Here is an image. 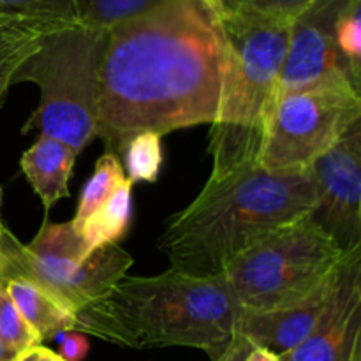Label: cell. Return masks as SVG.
Masks as SVG:
<instances>
[{
  "mask_svg": "<svg viewBox=\"0 0 361 361\" xmlns=\"http://www.w3.org/2000/svg\"><path fill=\"white\" fill-rule=\"evenodd\" d=\"M341 247L310 219L281 226L238 254L222 281L242 312H268L302 302L344 261Z\"/></svg>",
  "mask_w": 361,
  "mask_h": 361,
  "instance_id": "8992f818",
  "label": "cell"
},
{
  "mask_svg": "<svg viewBox=\"0 0 361 361\" xmlns=\"http://www.w3.org/2000/svg\"><path fill=\"white\" fill-rule=\"evenodd\" d=\"M200 2L207 4V6H210L212 9H215L217 13H221L222 11V0H200Z\"/></svg>",
  "mask_w": 361,
  "mask_h": 361,
  "instance_id": "f1b7e54d",
  "label": "cell"
},
{
  "mask_svg": "<svg viewBox=\"0 0 361 361\" xmlns=\"http://www.w3.org/2000/svg\"><path fill=\"white\" fill-rule=\"evenodd\" d=\"M240 314L222 277H192L169 268L154 277L123 275L76 314L74 330L134 349H201L215 360L236 337Z\"/></svg>",
  "mask_w": 361,
  "mask_h": 361,
  "instance_id": "3957f363",
  "label": "cell"
},
{
  "mask_svg": "<svg viewBox=\"0 0 361 361\" xmlns=\"http://www.w3.org/2000/svg\"><path fill=\"white\" fill-rule=\"evenodd\" d=\"M228 63L217 118L212 123L210 176L256 162L264 127L277 101L291 25L222 11Z\"/></svg>",
  "mask_w": 361,
  "mask_h": 361,
  "instance_id": "277c9868",
  "label": "cell"
},
{
  "mask_svg": "<svg viewBox=\"0 0 361 361\" xmlns=\"http://www.w3.org/2000/svg\"><path fill=\"white\" fill-rule=\"evenodd\" d=\"M16 361H63L56 353L51 349H46L42 345H34V348L27 349L21 355L16 356Z\"/></svg>",
  "mask_w": 361,
  "mask_h": 361,
  "instance_id": "484cf974",
  "label": "cell"
},
{
  "mask_svg": "<svg viewBox=\"0 0 361 361\" xmlns=\"http://www.w3.org/2000/svg\"><path fill=\"white\" fill-rule=\"evenodd\" d=\"M81 27L109 30L120 23L157 9L166 0H73Z\"/></svg>",
  "mask_w": 361,
  "mask_h": 361,
  "instance_id": "e0dca14e",
  "label": "cell"
},
{
  "mask_svg": "<svg viewBox=\"0 0 361 361\" xmlns=\"http://www.w3.org/2000/svg\"><path fill=\"white\" fill-rule=\"evenodd\" d=\"M0 249L7 263L2 282L27 279L74 316L104 296L133 264V257L118 243L87 256L83 238L71 222H46L28 245H21L4 229Z\"/></svg>",
  "mask_w": 361,
  "mask_h": 361,
  "instance_id": "52a82bcc",
  "label": "cell"
},
{
  "mask_svg": "<svg viewBox=\"0 0 361 361\" xmlns=\"http://www.w3.org/2000/svg\"><path fill=\"white\" fill-rule=\"evenodd\" d=\"M345 2L314 0L293 21L277 99L317 87H351L361 92V78L344 59L335 37V23Z\"/></svg>",
  "mask_w": 361,
  "mask_h": 361,
  "instance_id": "9c48e42d",
  "label": "cell"
},
{
  "mask_svg": "<svg viewBox=\"0 0 361 361\" xmlns=\"http://www.w3.org/2000/svg\"><path fill=\"white\" fill-rule=\"evenodd\" d=\"M76 157L78 152L74 148L48 136H39V140L21 155V171L41 197L46 212L51 210L62 197L69 196L67 185Z\"/></svg>",
  "mask_w": 361,
  "mask_h": 361,
  "instance_id": "4fadbf2b",
  "label": "cell"
},
{
  "mask_svg": "<svg viewBox=\"0 0 361 361\" xmlns=\"http://www.w3.org/2000/svg\"><path fill=\"white\" fill-rule=\"evenodd\" d=\"M250 348H252V345L249 344V341H247L245 337H242V335L236 334V337L233 338L231 344L226 348V351L212 361H243L245 356L249 355Z\"/></svg>",
  "mask_w": 361,
  "mask_h": 361,
  "instance_id": "d4e9b609",
  "label": "cell"
},
{
  "mask_svg": "<svg viewBox=\"0 0 361 361\" xmlns=\"http://www.w3.org/2000/svg\"><path fill=\"white\" fill-rule=\"evenodd\" d=\"M243 361H279V356L271 355L270 351H267V349H261V348H250L249 355L245 356V360Z\"/></svg>",
  "mask_w": 361,
  "mask_h": 361,
  "instance_id": "4316f807",
  "label": "cell"
},
{
  "mask_svg": "<svg viewBox=\"0 0 361 361\" xmlns=\"http://www.w3.org/2000/svg\"><path fill=\"white\" fill-rule=\"evenodd\" d=\"M0 342L11 358H16L18 355L34 345H41L39 337L23 319L2 282H0Z\"/></svg>",
  "mask_w": 361,
  "mask_h": 361,
  "instance_id": "44dd1931",
  "label": "cell"
},
{
  "mask_svg": "<svg viewBox=\"0 0 361 361\" xmlns=\"http://www.w3.org/2000/svg\"><path fill=\"white\" fill-rule=\"evenodd\" d=\"M55 25L60 23L13 20V18L6 21L0 35V106L6 101L16 71L41 46L46 32L51 30Z\"/></svg>",
  "mask_w": 361,
  "mask_h": 361,
  "instance_id": "2e32d148",
  "label": "cell"
},
{
  "mask_svg": "<svg viewBox=\"0 0 361 361\" xmlns=\"http://www.w3.org/2000/svg\"><path fill=\"white\" fill-rule=\"evenodd\" d=\"M6 270H7L6 256H4L2 249H0V282H2V281H4V277H6Z\"/></svg>",
  "mask_w": 361,
  "mask_h": 361,
  "instance_id": "83f0119b",
  "label": "cell"
},
{
  "mask_svg": "<svg viewBox=\"0 0 361 361\" xmlns=\"http://www.w3.org/2000/svg\"><path fill=\"white\" fill-rule=\"evenodd\" d=\"M312 2L314 0H222V11L293 25Z\"/></svg>",
  "mask_w": 361,
  "mask_h": 361,
  "instance_id": "7402d4cb",
  "label": "cell"
},
{
  "mask_svg": "<svg viewBox=\"0 0 361 361\" xmlns=\"http://www.w3.org/2000/svg\"><path fill=\"white\" fill-rule=\"evenodd\" d=\"M11 361H16V358H14V360H11Z\"/></svg>",
  "mask_w": 361,
  "mask_h": 361,
  "instance_id": "d6a6232c",
  "label": "cell"
},
{
  "mask_svg": "<svg viewBox=\"0 0 361 361\" xmlns=\"http://www.w3.org/2000/svg\"><path fill=\"white\" fill-rule=\"evenodd\" d=\"M226 63L221 13L200 0H166L111 27L99 69L97 137L115 154L145 130L212 126Z\"/></svg>",
  "mask_w": 361,
  "mask_h": 361,
  "instance_id": "6da1fadb",
  "label": "cell"
},
{
  "mask_svg": "<svg viewBox=\"0 0 361 361\" xmlns=\"http://www.w3.org/2000/svg\"><path fill=\"white\" fill-rule=\"evenodd\" d=\"M126 178V171H123L120 159L115 154H109L108 152V154H104L99 159L97 164H95L94 175L90 176L83 192H81L74 219L71 221L76 233L80 231L83 222L113 196V192L122 185Z\"/></svg>",
  "mask_w": 361,
  "mask_h": 361,
  "instance_id": "ac0fdd59",
  "label": "cell"
},
{
  "mask_svg": "<svg viewBox=\"0 0 361 361\" xmlns=\"http://www.w3.org/2000/svg\"><path fill=\"white\" fill-rule=\"evenodd\" d=\"M7 20H9V18H0V35H2V28H4V25H6Z\"/></svg>",
  "mask_w": 361,
  "mask_h": 361,
  "instance_id": "1f68e13d",
  "label": "cell"
},
{
  "mask_svg": "<svg viewBox=\"0 0 361 361\" xmlns=\"http://www.w3.org/2000/svg\"><path fill=\"white\" fill-rule=\"evenodd\" d=\"M2 284L41 342L76 328V316L63 309L34 282L27 279H9Z\"/></svg>",
  "mask_w": 361,
  "mask_h": 361,
  "instance_id": "5bb4252c",
  "label": "cell"
},
{
  "mask_svg": "<svg viewBox=\"0 0 361 361\" xmlns=\"http://www.w3.org/2000/svg\"><path fill=\"white\" fill-rule=\"evenodd\" d=\"M316 203L309 171L271 175L250 162L224 176H210L196 200L168 219L159 247L175 270L221 277L242 250L310 215Z\"/></svg>",
  "mask_w": 361,
  "mask_h": 361,
  "instance_id": "7a4b0ae2",
  "label": "cell"
},
{
  "mask_svg": "<svg viewBox=\"0 0 361 361\" xmlns=\"http://www.w3.org/2000/svg\"><path fill=\"white\" fill-rule=\"evenodd\" d=\"M279 361H361V249L345 254L334 298L312 334Z\"/></svg>",
  "mask_w": 361,
  "mask_h": 361,
  "instance_id": "8fae6325",
  "label": "cell"
},
{
  "mask_svg": "<svg viewBox=\"0 0 361 361\" xmlns=\"http://www.w3.org/2000/svg\"><path fill=\"white\" fill-rule=\"evenodd\" d=\"M335 37L344 59L361 78V0H348L338 13Z\"/></svg>",
  "mask_w": 361,
  "mask_h": 361,
  "instance_id": "603a6c76",
  "label": "cell"
},
{
  "mask_svg": "<svg viewBox=\"0 0 361 361\" xmlns=\"http://www.w3.org/2000/svg\"><path fill=\"white\" fill-rule=\"evenodd\" d=\"M11 360H14V358H11L9 353H7L6 349H4L2 342H0V361H11Z\"/></svg>",
  "mask_w": 361,
  "mask_h": 361,
  "instance_id": "f546056e",
  "label": "cell"
},
{
  "mask_svg": "<svg viewBox=\"0 0 361 361\" xmlns=\"http://www.w3.org/2000/svg\"><path fill=\"white\" fill-rule=\"evenodd\" d=\"M161 134L145 133L130 137L122 148L126 155V168L133 183L137 182H155L159 178V171L162 166V145Z\"/></svg>",
  "mask_w": 361,
  "mask_h": 361,
  "instance_id": "d6986e66",
  "label": "cell"
},
{
  "mask_svg": "<svg viewBox=\"0 0 361 361\" xmlns=\"http://www.w3.org/2000/svg\"><path fill=\"white\" fill-rule=\"evenodd\" d=\"M0 18L42 23H78L73 0H0Z\"/></svg>",
  "mask_w": 361,
  "mask_h": 361,
  "instance_id": "ffe728a7",
  "label": "cell"
},
{
  "mask_svg": "<svg viewBox=\"0 0 361 361\" xmlns=\"http://www.w3.org/2000/svg\"><path fill=\"white\" fill-rule=\"evenodd\" d=\"M0 204H2V189H0ZM4 224H2V219H0V235H2V231H4Z\"/></svg>",
  "mask_w": 361,
  "mask_h": 361,
  "instance_id": "4dcf8cb0",
  "label": "cell"
},
{
  "mask_svg": "<svg viewBox=\"0 0 361 361\" xmlns=\"http://www.w3.org/2000/svg\"><path fill=\"white\" fill-rule=\"evenodd\" d=\"M106 30L80 23L55 25L41 46L21 63L13 85L34 83L41 102L21 133L37 129L41 136L63 141L78 155L97 137L99 69Z\"/></svg>",
  "mask_w": 361,
  "mask_h": 361,
  "instance_id": "5b68a950",
  "label": "cell"
},
{
  "mask_svg": "<svg viewBox=\"0 0 361 361\" xmlns=\"http://www.w3.org/2000/svg\"><path fill=\"white\" fill-rule=\"evenodd\" d=\"M317 203L310 219L344 254L361 249V120L309 168Z\"/></svg>",
  "mask_w": 361,
  "mask_h": 361,
  "instance_id": "30bf717a",
  "label": "cell"
},
{
  "mask_svg": "<svg viewBox=\"0 0 361 361\" xmlns=\"http://www.w3.org/2000/svg\"><path fill=\"white\" fill-rule=\"evenodd\" d=\"M133 185L129 178L123 180L113 196L83 222L78 233L83 238L87 256L109 243H118L126 235L133 212Z\"/></svg>",
  "mask_w": 361,
  "mask_h": 361,
  "instance_id": "9a60e30c",
  "label": "cell"
},
{
  "mask_svg": "<svg viewBox=\"0 0 361 361\" xmlns=\"http://www.w3.org/2000/svg\"><path fill=\"white\" fill-rule=\"evenodd\" d=\"M361 120V92L317 87L275 101L264 127L257 166L271 175H303Z\"/></svg>",
  "mask_w": 361,
  "mask_h": 361,
  "instance_id": "ba28073f",
  "label": "cell"
},
{
  "mask_svg": "<svg viewBox=\"0 0 361 361\" xmlns=\"http://www.w3.org/2000/svg\"><path fill=\"white\" fill-rule=\"evenodd\" d=\"M56 338H59V353L56 355L63 361H83L85 356L88 355L90 344L81 331H63V334L56 335Z\"/></svg>",
  "mask_w": 361,
  "mask_h": 361,
  "instance_id": "cb8c5ba5",
  "label": "cell"
},
{
  "mask_svg": "<svg viewBox=\"0 0 361 361\" xmlns=\"http://www.w3.org/2000/svg\"><path fill=\"white\" fill-rule=\"evenodd\" d=\"M341 267L319 289L295 305L268 312H242L236 334L245 337L254 348L267 349L275 356L295 349L312 334L330 307L338 284Z\"/></svg>",
  "mask_w": 361,
  "mask_h": 361,
  "instance_id": "7c38bea8",
  "label": "cell"
}]
</instances>
